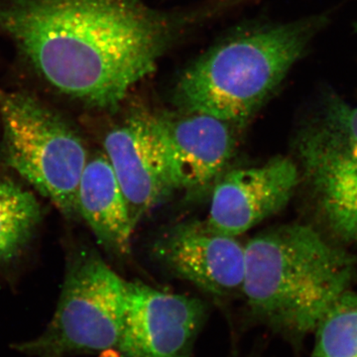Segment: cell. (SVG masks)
<instances>
[{"label": "cell", "mask_w": 357, "mask_h": 357, "mask_svg": "<svg viewBox=\"0 0 357 357\" xmlns=\"http://www.w3.org/2000/svg\"><path fill=\"white\" fill-rule=\"evenodd\" d=\"M255 1L160 8L147 0H7L0 30L47 86L112 112L185 40Z\"/></svg>", "instance_id": "6da1fadb"}, {"label": "cell", "mask_w": 357, "mask_h": 357, "mask_svg": "<svg viewBox=\"0 0 357 357\" xmlns=\"http://www.w3.org/2000/svg\"><path fill=\"white\" fill-rule=\"evenodd\" d=\"M333 20L331 11L234 26L181 70L172 89L180 112L249 121L278 91Z\"/></svg>", "instance_id": "7a4b0ae2"}, {"label": "cell", "mask_w": 357, "mask_h": 357, "mask_svg": "<svg viewBox=\"0 0 357 357\" xmlns=\"http://www.w3.org/2000/svg\"><path fill=\"white\" fill-rule=\"evenodd\" d=\"M246 326H263L296 344L351 290L357 255L314 225L290 223L245 244Z\"/></svg>", "instance_id": "3957f363"}, {"label": "cell", "mask_w": 357, "mask_h": 357, "mask_svg": "<svg viewBox=\"0 0 357 357\" xmlns=\"http://www.w3.org/2000/svg\"><path fill=\"white\" fill-rule=\"evenodd\" d=\"M294 147L317 229L342 245L357 244V105L318 89Z\"/></svg>", "instance_id": "277c9868"}, {"label": "cell", "mask_w": 357, "mask_h": 357, "mask_svg": "<svg viewBox=\"0 0 357 357\" xmlns=\"http://www.w3.org/2000/svg\"><path fill=\"white\" fill-rule=\"evenodd\" d=\"M2 156L67 218L77 213V191L89 152L57 110L25 91L0 88Z\"/></svg>", "instance_id": "5b68a950"}, {"label": "cell", "mask_w": 357, "mask_h": 357, "mask_svg": "<svg viewBox=\"0 0 357 357\" xmlns=\"http://www.w3.org/2000/svg\"><path fill=\"white\" fill-rule=\"evenodd\" d=\"M126 316V280L95 251L79 249L66 267L55 314L41 335L13 345L28 357H73L117 349Z\"/></svg>", "instance_id": "8992f818"}, {"label": "cell", "mask_w": 357, "mask_h": 357, "mask_svg": "<svg viewBox=\"0 0 357 357\" xmlns=\"http://www.w3.org/2000/svg\"><path fill=\"white\" fill-rule=\"evenodd\" d=\"M210 307L203 300L126 281L121 357H195Z\"/></svg>", "instance_id": "52a82bcc"}, {"label": "cell", "mask_w": 357, "mask_h": 357, "mask_svg": "<svg viewBox=\"0 0 357 357\" xmlns=\"http://www.w3.org/2000/svg\"><path fill=\"white\" fill-rule=\"evenodd\" d=\"M150 114L175 191L194 196L215 185L236 149L234 124L197 112Z\"/></svg>", "instance_id": "ba28073f"}, {"label": "cell", "mask_w": 357, "mask_h": 357, "mask_svg": "<svg viewBox=\"0 0 357 357\" xmlns=\"http://www.w3.org/2000/svg\"><path fill=\"white\" fill-rule=\"evenodd\" d=\"M160 262L218 301L243 296L245 246L206 222H185L166 231L154 245Z\"/></svg>", "instance_id": "9c48e42d"}, {"label": "cell", "mask_w": 357, "mask_h": 357, "mask_svg": "<svg viewBox=\"0 0 357 357\" xmlns=\"http://www.w3.org/2000/svg\"><path fill=\"white\" fill-rule=\"evenodd\" d=\"M299 185V171L290 157L229 171L215 183L206 222L225 236H241L285 208Z\"/></svg>", "instance_id": "30bf717a"}, {"label": "cell", "mask_w": 357, "mask_h": 357, "mask_svg": "<svg viewBox=\"0 0 357 357\" xmlns=\"http://www.w3.org/2000/svg\"><path fill=\"white\" fill-rule=\"evenodd\" d=\"M103 148L136 229L175 191L151 114L136 110L129 115L107 132Z\"/></svg>", "instance_id": "8fae6325"}, {"label": "cell", "mask_w": 357, "mask_h": 357, "mask_svg": "<svg viewBox=\"0 0 357 357\" xmlns=\"http://www.w3.org/2000/svg\"><path fill=\"white\" fill-rule=\"evenodd\" d=\"M77 213L107 251L129 255L135 227L105 152L89 157L77 191Z\"/></svg>", "instance_id": "7c38bea8"}, {"label": "cell", "mask_w": 357, "mask_h": 357, "mask_svg": "<svg viewBox=\"0 0 357 357\" xmlns=\"http://www.w3.org/2000/svg\"><path fill=\"white\" fill-rule=\"evenodd\" d=\"M41 218V206L33 192L13 181L0 180V266L20 259Z\"/></svg>", "instance_id": "4fadbf2b"}, {"label": "cell", "mask_w": 357, "mask_h": 357, "mask_svg": "<svg viewBox=\"0 0 357 357\" xmlns=\"http://www.w3.org/2000/svg\"><path fill=\"white\" fill-rule=\"evenodd\" d=\"M311 357H357V293L342 294L316 331Z\"/></svg>", "instance_id": "5bb4252c"}, {"label": "cell", "mask_w": 357, "mask_h": 357, "mask_svg": "<svg viewBox=\"0 0 357 357\" xmlns=\"http://www.w3.org/2000/svg\"><path fill=\"white\" fill-rule=\"evenodd\" d=\"M354 32H357V21L354 24Z\"/></svg>", "instance_id": "9a60e30c"}]
</instances>
